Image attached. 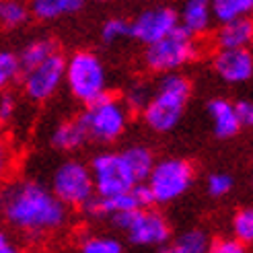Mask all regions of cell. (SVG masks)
<instances>
[{
  "instance_id": "obj_7",
  "label": "cell",
  "mask_w": 253,
  "mask_h": 253,
  "mask_svg": "<svg viewBox=\"0 0 253 253\" xmlns=\"http://www.w3.org/2000/svg\"><path fill=\"white\" fill-rule=\"evenodd\" d=\"M194 181V169L187 161L181 159H165L155 163L153 171L148 175V187L155 196V202L167 204L179 196H183Z\"/></svg>"
},
{
  "instance_id": "obj_10",
  "label": "cell",
  "mask_w": 253,
  "mask_h": 253,
  "mask_svg": "<svg viewBox=\"0 0 253 253\" xmlns=\"http://www.w3.org/2000/svg\"><path fill=\"white\" fill-rule=\"evenodd\" d=\"M179 27V15L171 6L146 8L130 23V37L144 45L155 43Z\"/></svg>"
},
{
  "instance_id": "obj_34",
  "label": "cell",
  "mask_w": 253,
  "mask_h": 253,
  "mask_svg": "<svg viewBox=\"0 0 253 253\" xmlns=\"http://www.w3.org/2000/svg\"><path fill=\"white\" fill-rule=\"evenodd\" d=\"M101 2H107V0H101Z\"/></svg>"
},
{
  "instance_id": "obj_16",
  "label": "cell",
  "mask_w": 253,
  "mask_h": 253,
  "mask_svg": "<svg viewBox=\"0 0 253 253\" xmlns=\"http://www.w3.org/2000/svg\"><path fill=\"white\" fill-rule=\"evenodd\" d=\"M88 140V136L79 120L62 122L58 128L52 132V146L62 150V153H70V150L81 148Z\"/></svg>"
},
{
  "instance_id": "obj_21",
  "label": "cell",
  "mask_w": 253,
  "mask_h": 253,
  "mask_svg": "<svg viewBox=\"0 0 253 253\" xmlns=\"http://www.w3.org/2000/svg\"><path fill=\"white\" fill-rule=\"evenodd\" d=\"M212 15L218 23L253 17V0H210Z\"/></svg>"
},
{
  "instance_id": "obj_25",
  "label": "cell",
  "mask_w": 253,
  "mask_h": 253,
  "mask_svg": "<svg viewBox=\"0 0 253 253\" xmlns=\"http://www.w3.org/2000/svg\"><path fill=\"white\" fill-rule=\"evenodd\" d=\"M19 72H21L19 56H15L12 52H0V93L19 77Z\"/></svg>"
},
{
  "instance_id": "obj_23",
  "label": "cell",
  "mask_w": 253,
  "mask_h": 253,
  "mask_svg": "<svg viewBox=\"0 0 253 253\" xmlns=\"http://www.w3.org/2000/svg\"><path fill=\"white\" fill-rule=\"evenodd\" d=\"M150 97H153V91L146 83H134L128 86V91L124 95V105L128 107V111H144V107L148 105Z\"/></svg>"
},
{
  "instance_id": "obj_6",
  "label": "cell",
  "mask_w": 253,
  "mask_h": 253,
  "mask_svg": "<svg viewBox=\"0 0 253 253\" xmlns=\"http://www.w3.org/2000/svg\"><path fill=\"white\" fill-rule=\"evenodd\" d=\"M52 192L68 208H83V204L95 196L91 167L81 161H64L52 175Z\"/></svg>"
},
{
  "instance_id": "obj_3",
  "label": "cell",
  "mask_w": 253,
  "mask_h": 253,
  "mask_svg": "<svg viewBox=\"0 0 253 253\" xmlns=\"http://www.w3.org/2000/svg\"><path fill=\"white\" fill-rule=\"evenodd\" d=\"M128 116H130V111L124 105V101L105 93L97 101L86 105L79 122L83 124L88 140L107 144V142L118 140L124 134L126 126H128Z\"/></svg>"
},
{
  "instance_id": "obj_11",
  "label": "cell",
  "mask_w": 253,
  "mask_h": 253,
  "mask_svg": "<svg viewBox=\"0 0 253 253\" xmlns=\"http://www.w3.org/2000/svg\"><path fill=\"white\" fill-rule=\"evenodd\" d=\"M130 243L140 245V247H157L165 245L171 237L169 222L165 216L150 208H140L134 212V218L130 226L126 229Z\"/></svg>"
},
{
  "instance_id": "obj_22",
  "label": "cell",
  "mask_w": 253,
  "mask_h": 253,
  "mask_svg": "<svg viewBox=\"0 0 253 253\" xmlns=\"http://www.w3.org/2000/svg\"><path fill=\"white\" fill-rule=\"evenodd\" d=\"M31 17L29 4L23 0H0V25L6 29H15L27 23Z\"/></svg>"
},
{
  "instance_id": "obj_31",
  "label": "cell",
  "mask_w": 253,
  "mask_h": 253,
  "mask_svg": "<svg viewBox=\"0 0 253 253\" xmlns=\"http://www.w3.org/2000/svg\"><path fill=\"white\" fill-rule=\"evenodd\" d=\"M10 167H12V148L6 142V138L0 136V181L8 175Z\"/></svg>"
},
{
  "instance_id": "obj_20",
  "label": "cell",
  "mask_w": 253,
  "mask_h": 253,
  "mask_svg": "<svg viewBox=\"0 0 253 253\" xmlns=\"http://www.w3.org/2000/svg\"><path fill=\"white\" fill-rule=\"evenodd\" d=\"M208 249H210V241L206 233L187 231L177 237L167 247H163L159 253H208Z\"/></svg>"
},
{
  "instance_id": "obj_8",
  "label": "cell",
  "mask_w": 253,
  "mask_h": 253,
  "mask_svg": "<svg viewBox=\"0 0 253 253\" xmlns=\"http://www.w3.org/2000/svg\"><path fill=\"white\" fill-rule=\"evenodd\" d=\"M91 173L97 196H113L140 183L130 171L122 153H101L91 163Z\"/></svg>"
},
{
  "instance_id": "obj_30",
  "label": "cell",
  "mask_w": 253,
  "mask_h": 253,
  "mask_svg": "<svg viewBox=\"0 0 253 253\" xmlns=\"http://www.w3.org/2000/svg\"><path fill=\"white\" fill-rule=\"evenodd\" d=\"M15 111H17V101L12 95L2 93L0 95V126L8 124L12 118H15Z\"/></svg>"
},
{
  "instance_id": "obj_18",
  "label": "cell",
  "mask_w": 253,
  "mask_h": 253,
  "mask_svg": "<svg viewBox=\"0 0 253 253\" xmlns=\"http://www.w3.org/2000/svg\"><path fill=\"white\" fill-rule=\"evenodd\" d=\"M58 52V43L54 40H35L31 43H27L23 47V52L19 54V64H21V72L29 70L37 64H42L43 60H47L49 56H54Z\"/></svg>"
},
{
  "instance_id": "obj_2",
  "label": "cell",
  "mask_w": 253,
  "mask_h": 253,
  "mask_svg": "<svg viewBox=\"0 0 253 253\" xmlns=\"http://www.w3.org/2000/svg\"><path fill=\"white\" fill-rule=\"evenodd\" d=\"M189 95H192V84L183 74L165 72V77L161 79L157 91L142 111L146 126L155 132L173 130L183 116Z\"/></svg>"
},
{
  "instance_id": "obj_33",
  "label": "cell",
  "mask_w": 253,
  "mask_h": 253,
  "mask_svg": "<svg viewBox=\"0 0 253 253\" xmlns=\"http://www.w3.org/2000/svg\"><path fill=\"white\" fill-rule=\"evenodd\" d=\"M0 253H23L17 241L6 231H0Z\"/></svg>"
},
{
  "instance_id": "obj_9",
  "label": "cell",
  "mask_w": 253,
  "mask_h": 253,
  "mask_svg": "<svg viewBox=\"0 0 253 253\" xmlns=\"http://www.w3.org/2000/svg\"><path fill=\"white\" fill-rule=\"evenodd\" d=\"M66 79V60L58 52L23 72V88L31 101H47L58 93Z\"/></svg>"
},
{
  "instance_id": "obj_14",
  "label": "cell",
  "mask_w": 253,
  "mask_h": 253,
  "mask_svg": "<svg viewBox=\"0 0 253 253\" xmlns=\"http://www.w3.org/2000/svg\"><path fill=\"white\" fill-rule=\"evenodd\" d=\"M177 15H179V27L194 37L208 33L214 21L210 0H185Z\"/></svg>"
},
{
  "instance_id": "obj_27",
  "label": "cell",
  "mask_w": 253,
  "mask_h": 253,
  "mask_svg": "<svg viewBox=\"0 0 253 253\" xmlns=\"http://www.w3.org/2000/svg\"><path fill=\"white\" fill-rule=\"evenodd\" d=\"M101 37L105 43H116L124 37H130V23L124 19H109L101 27Z\"/></svg>"
},
{
  "instance_id": "obj_26",
  "label": "cell",
  "mask_w": 253,
  "mask_h": 253,
  "mask_svg": "<svg viewBox=\"0 0 253 253\" xmlns=\"http://www.w3.org/2000/svg\"><path fill=\"white\" fill-rule=\"evenodd\" d=\"M233 231L239 241L253 243V208H243L235 214Z\"/></svg>"
},
{
  "instance_id": "obj_17",
  "label": "cell",
  "mask_w": 253,
  "mask_h": 253,
  "mask_svg": "<svg viewBox=\"0 0 253 253\" xmlns=\"http://www.w3.org/2000/svg\"><path fill=\"white\" fill-rule=\"evenodd\" d=\"M84 6V0H29L31 15L42 21H54L64 15L79 12Z\"/></svg>"
},
{
  "instance_id": "obj_24",
  "label": "cell",
  "mask_w": 253,
  "mask_h": 253,
  "mask_svg": "<svg viewBox=\"0 0 253 253\" xmlns=\"http://www.w3.org/2000/svg\"><path fill=\"white\" fill-rule=\"evenodd\" d=\"M122 251H124L122 243L107 235L88 237L81 245V253H122Z\"/></svg>"
},
{
  "instance_id": "obj_15",
  "label": "cell",
  "mask_w": 253,
  "mask_h": 253,
  "mask_svg": "<svg viewBox=\"0 0 253 253\" xmlns=\"http://www.w3.org/2000/svg\"><path fill=\"white\" fill-rule=\"evenodd\" d=\"M208 113L212 120V128L214 134L218 138H231L239 132L241 128V122H239L237 109L231 101L226 99H212L208 103Z\"/></svg>"
},
{
  "instance_id": "obj_28",
  "label": "cell",
  "mask_w": 253,
  "mask_h": 253,
  "mask_svg": "<svg viewBox=\"0 0 253 253\" xmlns=\"http://www.w3.org/2000/svg\"><path fill=\"white\" fill-rule=\"evenodd\" d=\"M231 187H233L231 175H226V173H214V175L208 177V192H210V196L220 198L224 194H229Z\"/></svg>"
},
{
  "instance_id": "obj_19",
  "label": "cell",
  "mask_w": 253,
  "mask_h": 253,
  "mask_svg": "<svg viewBox=\"0 0 253 253\" xmlns=\"http://www.w3.org/2000/svg\"><path fill=\"white\" fill-rule=\"evenodd\" d=\"M122 155H124V159H126V163H128V167L134 173L136 179L146 181L150 171H153V167H155L153 153H150L146 146H130V148L122 150Z\"/></svg>"
},
{
  "instance_id": "obj_32",
  "label": "cell",
  "mask_w": 253,
  "mask_h": 253,
  "mask_svg": "<svg viewBox=\"0 0 253 253\" xmlns=\"http://www.w3.org/2000/svg\"><path fill=\"white\" fill-rule=\"evenodd\" d=\"M235 109H237V116H239V122L241 126H253V101H239L235 103Z\"/></svg>"
},
{
  "instance_id": "obj_5",
  "label": "cell",
  "mask_w": 253,
  "mask_h": 253,
  "mask_svg": "<svg viewBox=\"0 0 253 253\" xmlns=\"http://www.w3.org/2000/svg\"><path fill=\"white\" fill-rule=\"evenodd\" d=\"M198 42L185 29L177 27L163 40L148 43L144 49V64L153 72H175L198 58Z\"/></svg>"
},
{
  "instance_id": "obj_1",
  "label": "cell",
  "mask_w": 253,
  "mask_h": 253,
  "mask_svg": "<svg viewBox=\"0 0 253 253\" xmlns=\"http://www.w3.org/2000/svg\"><path fill=\"white\" fill-rule=\"evenodd\" d=\"M0 218L25 235L54 233L66 224L68 206L35 179H19L0 192Z\"/></svg>"
},
{
  "instance_id": "obj_4",
  "label": "cell",
  "mask_w": 253,
  "mask_h": 253,
  "mask_svg": "<svg viewBox=\"0 0 253 253\" xmlns=\"http://www.w3.org/2000/svg\"><path fill=\"white\" fill-rule=\"evenodd\" d=\"M70 93L88 105L107 93V72L93 52H77L66 60V79Z\"/></svg>"
},
{
  "instance_id": "obj_29",
  "label": "cell",
  "mask_w": 253,
  "mask_h": 253,
  "mask_svg": "<svg viewBox=\"0 0 253 253\" xmlns=\"http://www.w3.org/2000/svg\"><path fill=\"white\" fill-rule=\"evenodd\" d=\"M208 253H247L245 243L239 239H218V241L210 243Z\"/></svg>"
},
{
  "instance_id": "obj_13",
  "label": "cell",
  "mask_w": 253,
  "mask_h": 253,
  "mask_svg": "<svg viewBox=\"0 0 253 253\" xmlns=\"http://www.w3.org/2000/svg\"><path fill=\"white\" fill-rule=\"evenodd\" d=\"M214 43L218 49L249 47L253 43V17H241L220 23L214 31Z\"/></svg>"
},
{
  "instance_id": "obj_12",
  "label": "cell",
  "mask_w": 253,
  "mask_h": 253,
  "mask_svg": "<svg viewBox=\"0 0 253 253\" xmlns=\"http://www.w3.org/2000/svg\"><path fill=\"white\" fill-rule=\"evenodd\" d=\"M212 64L218 77L231 84L245 83L253 77V54L249 52V47L218 49L214 54Z\"/></svg>"
}]
</instances>
